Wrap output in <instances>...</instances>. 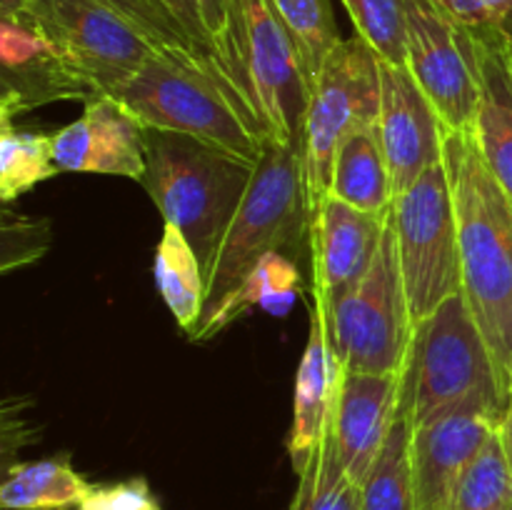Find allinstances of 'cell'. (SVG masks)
<instances>
[{
	"mask_svg": "<svg viewBox=\"0 0 512 510\" xmlns=\"http://www.w3.org/2000/svg\"><path fill=\"white\" fill-rule=\"evenodd\" d=\"M443 163L458 215L463 295L512 388V198L475 130H450Z\"/></svg>",
	"mask_w": 512,
	"mask_h": 510,
	"instance_id": "1",
	"label": "cell"
},
{
	"mask_svg": "<svg viewBox=\"0 0 512 510\" xmlns=\"http://www.w3.org/2000/svg\"><path fill=\"white\" fill-rule=\"evenodd\" d=\"M213 58L255 135L300 150L313 88L273 0H230Z\"/></svg>",
	"mask_w": 512,
	"mask_h": 510,
	"instance_id": "2",
	"label": "cell"
},
{
	"mask_svg": "<svg viewBox=\"0 0 512 510\" xmlns=\"http://www.w3.org/2000/svg\"><path fill=\"white\" fill-rule=\"evenodd\" d=\"M255 165L193 135L145 130V175L140 180L163 223L188 238L205 280L218 245L243 203Z\"/></svg>",
	"mask_w": 512,
	"mask_h": 510,
	"instance_id": "3",
	"label": "cell"
},
{
	"mask_svg": "<svg viewBox=\"0 0 512 510\" xmlns=\"http://www.w3.org/2000/svg\"><path fill=\"white\" fill-rule=\"evenodd\" d=\"M145 128L193 135L258 163L265 140L245 123L215 58L193 50H155L113 93Z\"/></svg>",
	"mask_w": 512,
	"mask_h": 510,
	"instance_id": "4",
	"label": "cell"
},
{
	"mask_svg": "<svg viewBox=\"0 0 512 510\" xmlns=\"http://www.w3.org/2000/svg\"><path fill=\"white\" fill-rule=\"evenodd\" d=\"M403 383L415 425L458 408L488 410L503 420L512 405L510 385L463 293L415 325Z\"/></svg>",
	"mask_w": 512,
	"mask_h": 510,
	"instance_id": "5",
	"label": "cell"
},
{
	"mask_svg": "<svg viewBox=\"0 0 512 510\" xmlns=\"http://www.w3.org/2000/svg\"><path fill=\"white\" fill-rule=\"evenodd\" d=\"M305 235H310V208L300 150L265 140L248 193L235 210L208 270L198 328L213 318L265 255L295 250Z\"/></svg>",
	"mask_w": 512,
	"mask_h": 510,
	"instance_id": "6",
	"label": "cell"
},
{
	"mask_svg": "<svg viewBox=\"0 0 512 510\" xmlns=\"http://www.w3.org/2000/svg\"><path fill=\"white\" fill-rule=\"evenodd\" d=\"M323 328L335 368L343 373H405L413 353L415 320L390 220L373 268L330 310Z\"/></svg>",
	"mask_w": 512,
	"mask_h": 510,
	"instance_id": "7",
	"label": "cell"
},
{
	"mask_svg": "<svg viewBox=\"0 0 512 510\" xmlns=\"http://www.w3.org/2000/svg\"><path fill=\"white\" fill-rule=\"evenodd\" d=\"M380 115V55L360 35L340 40L310 90L300 160L310 215L330 195L333 165L343 140Z\"/></svg>",
	"mask_w": 512,
	"mask_h": 510,
	"instance_id": "8",
	"label": "cell"
},
{
	"mask_svg": "<svg viewBox=\"0 0 512 510\" xmlns=\"http://www.w3.org/2000/svg\"><path fill=\"white\" fill-rule=\"evenodd\" d=\"M400 270L415 325L463 293L458 215L445 163L425 170L390 205Z\"/></svg>",
	"mask_w": 512,
	"mask_h": 510,
	"instance_id": "9",
	"label": "cell"
},
{
	"mask_svg": "<svg viewBox=\"0 0 512 510\" xmlns=\"http://www.w3.org/2000/svg\"><path fill=\"white\" fill-rule=\"evenodd\" d=\"M10 18L33 28L55 58L103 95H113L160 50L98 0H28Z\"/></svg>",
	"mask_w": 512,
	"mask_h": 510,
	"instance_id": "10",
	"label": "cell"
},
{
	"mask_svg": "<svg viewBox=\"0 0 512 510\" xmlns=\"http://www.w3.org/2000/svg\"><path fill=\"white\" fill-rule=\"evenodd\" d=\"M408 70L448 130H473L480 105L475 38L433 0H408Z\"/></svg>",
	"mask_w": 512,
	"mask_h": 510,
	"instance_id": "11",
	"label": "cell"
},
{
	"mask_svg": "<svg viewBox=\"0 0 512 510\" xmlns=\"http://www.w3.org/2000/svg\"><path fill=\"white\" fill-rule=\"evenodd\" d=\"M388 213H368L343 200L328 198L310 215V253H313L315 313L328 318L330 310L368 275L378 258Z\"/></svg>",
	"mask_w": 512,
	"mask_h": 510,
	"instance_id": "12",
	"label": "cell"
},
{
	"mask_svg": "<svg viewBox=\"0 0 512 510\" xmlns=\"http://www.w3.org/2000/svg\"><path fill=\"white\" fill-rule=\"evenodd\" d=\"M380 140L393 180V200L425 170L443 163L448 125L413 78L408 65L380 60Z\"/></svg>",
	"mask_w": 512,
	"mask_h": 510,
	"instance_id": "13",
	"label": "cell"
},
{
	"mask_svg": "<svg viewBox=\"0 0 512 510\" xmlns=\"http://www.w3.org/2000/svg\"><path fill=\"white\" fill-rule=\"evenodd\" d=\"M145 125L113 95L85 103V113L53 133V160L60 173L145 175Z\"/></svg>",
	"mask_w": 512,
	"mask_h": 510,
	"instance_id": "14",
	"label": "cell"
},
{
	"mask_svg": "<svg viewBox=\"0 0 512 510\" xmlns=\"http://www.w3.org/2000/svg\"><path fill=\"white\" fill-rule=\"evenodd\" d=\"M495 415L480 408H458L428 423L413 425L415 508L448 510L460 475L498 433Z\"/></svg>",
	"mask_w": 512,
	"mask_h": 510,
	"instance_id": "15",
	"label": "cell"
},
{
	"mask_svg": "<svg viewBox=\"0 0 512 510\" xmlns=\"http://www.w3.org/2000/svg\"><path fill=\"white\" fill-rule=\"evenodd\" d=\"M403 375H360L338 370L333 433L345 473L358 488L368 478L393 428L403 395Z\"/></svg>",
	"mask_w": 512,
	"mask_h": 510,
	"instance_id": "16",
	"label": "cell"
},
{
	"mask_svg": "<svg viewBox=\"0 0 512 510\" xmlns=\"http://www.w3.org/2000/svg\"><path fill=\"white\" fill-rule=\"evenodd\" d=\"M470 33L475 38L480 73L475 138L485 163L512 198V43L500 25Z\"/></svg>",
	"mask_w": 512,
	"mask_h": 510,
	"instance_id": "17",
	"label": "cell"
},
{
	"mask_svg": "<svg viewBox=\"0 0 512 510\" xmlns=\"http://www.w3.org/2000/svg\"><path fill=\"white\" fill-rule=\"evenodd\" d=\"M335 378H338V368L330 355L323 320L313 310L308 345H305L298 375H295L293 425H290L288 435V453L295 473L305 468L315 445L320 443V435H323L330 410H333Z\"/></svg>",
	"mask_w": 512,
	"mask_h": 510,
	"instance_id": "18",
	"label": "cell"
},
{
	"mask_svg": "<svg viewBox=\"0 0 512 510\" xmlns=\"http://www.w3.org/2000/svg\"><path fill=\"white\" fill-rule=\"evenodd\" d=\"M330 195L368 213H388L393 180L378 123L355 130L338 148Z\"/></svg>",
	"mask_w": 512,
	"mask_h": 510,
	"instance_id": "19",
	"label": "cell"
},
{
	"mask_svg": "<svg viewBox=\"0 0 512 510\" xmlns=\"http://www.w3.org/2000/svg\"><path fill=\"white\" fill-rule=\"evenodd\" d=\"M93 485L73 468L68 453L10 465L0 485L5 510H78Z\"/></svg>",
	"mask_w": 512,
	"mask_h": 510,
	"instance_id": "20",
	"label": "cell"
},
{
	"mask_svg": "<svg viewBox=\"0 0 512 510\" xmlns=\"http://www.w3.org/2000/svg\"><path fill=\"white\" fill-rule=\"evenodd\" d=\"M300 285V270L288 253H270L245 275L243 283L238 285L233 295L215 310L213 318L208 323L200 325L190 338L193 340H208L218 335L220 330L228 328L233 320L248 313L250 308L260 305L268 310L275 318H283L290 308H293L295 298H298Z\"/></svg>",
	"mask_w": 512,
	"mask_h": 510,
	"instance_id": "21",
	"label": "cell"
},
{
	"mask_svg": "<svg viewBox=\"0 0 512 510\" xmlns=\"http://www.w3.org/2000/svg\"><path fill=\"white\" fill-rule=\"evenodd\" d=\"M413 425V405H410V395L403 383L393 428H390L368 478L360 485L363 510H418L415 508L413 453H410Z\"/></svg>",
	"mask_w": 512,
	"mask_h": 510,
	"instance_id": "22",
	"label": "cell"
},
{
	"mask_svg": "<svg viewBox=\"0 0 512 510\" xmlns=\"http://www.w3.org/2000/svg\"><path fill=\"white\" fill-rule=\"evenodd\" d=\"M93 83L70 70L53 53H43L23 65L3 68V100H0V120H13L20 110L50 103V100H90L100 98Z\"/></svg>",
	"mask_w": 512,
	"mask_h": 510,
	"instance_id": "23",
	"label": "cell"
},
{
	"mask_svg": "<svg viewBox=\"0 0 512 510\" xmlns=\"http://www.w3.org/2000/svg\"><path fill=\"white\" fill-rule=\"evenodd\" d=\"M155 285L180 328L193 335L203 315L208 280L188 238L168 223H163V235L155 248Z\"/></svg>",
	"mask_w": 512,
	"mask_h": 510,
	"instance_id": "24",
	"label": "cell"
},
{
	"mask_svg": "<svg viewBox=\"0 0 512 510\" xmlns=\"http://www.w3.org/2000/svg\"><path fill=\"white\" fill-rule=\"evenodd\" d=\"M288 510H363L360 488L348 478L333 433V410L320 443L298 473V488Z\"/></svg>",
	"mask_w": 512,
	"mask_h": 510,
	"instance_id": "25",
	"label": "cell"
},
{
	"mask_svg": "<svg viewBox=\"0 0 512 510\" xmlns=\"http://www.w3.org/2000/svg\"><path fill=\"white\" fill-rule=\"evenodd\" d=\"M53 160V135L15 130L13 120L0 128V195L15 200L43 180L58 175Z\"/></svg>",
	"mask_w": 512,
	"mask_h": 510,
	"instance_id": "26",
	"label": "cell"
},
{
	"mask_svg": "<svg viewBox=\"0 0 512 510\" xmlns=\"http://www.w3.org/2000/svg\"><path fill=\"white\" fill-rule=\"evenodd\" d=\"M273 5L298 48L313 88L328 55L340 45L333 5L330 0H273Z\"/></svg>",
	"mask_w": 512,
	"mask_h": 510,
	"instance_id": "27",
	"label": "cell"
},
{
	"mask_svg": "<svg viewBox=\"0 0 512 510\" xmlns=\"http://www.w3.org/2000/svg\"><path fill=\"white\" fill-rule=\"evenodd\" d=\"M448 510H512V473L500 428L460 475Z\"/></svg>",
	"mask_w": 512,
	"mask_h": 510,
	"instance_id": "28",
	"label": "cell"
},
{
	"mask_svg": "<svg viewBox=\"0 0 512 510\" xmlns=\"http://www.w3.org/2000/svg\"><path fill=\"white\" fill-rule=\"evenodd\" d=\"M355 35L365 40L380 60L405 65L408 60V0H343Z\"/></svg>",
	"mask_w": 512,
	"mask_h": 510,
	"instance_id": "29",
	"label": "cell"
},
{
	"mask_svg": "<svg viewBox=\"0 0 512 510\" xmlns=\"http://www.w3.org/2000/svg\"><path fill=\"white\" fill-rule=\"evenodd\" d=\"M105 8L118 13L120 18L128 20L133 28H138L155 48L160 50H193V53L210 55L208 50L200 48L185 25L173 15V10L160 0H98ZM213 58V55H210Z\"/></svg>",
	"mask_w": 512,
	"mask_h": 510,
	"instance_id": "30",
	"label": "cell"
},
{
	"mask_svg": "<svg viewBox=\"0 0 512 510\" xmlns=\"http://www.w3.org/2000/svg\"><path fill=\"white\" fill-rule=\"evenodd\" d=\"M50 228L45 220L18 218L15 213H3V270L33 263L48 250Z\"/></svg>",
	"mask_w": 512,
	"mask_h": 510,
	"instance_id": "31",
	"label": "cell"
},
{
	"mask_svg": "<svg viewBox=\"0 0 512 510\" xmlns=\"http://www.w3.org/2000/svg\"><path fill=\"white\" fill-rule=\"evenodd\" d=\"M78 510H160V505L148 483L143 478H133L123 483L93 485Z\"/></svg>",
	"mask_w": 512,
	"mask_h": 510,
	"instance_id": "32",
	"label": "cell"
},
{
	"mask_svg": "<svg viewBox=\"0 0 512 510\" xmlns=\"http://www.w3.org/2000/svg\"><path fill=\"white\" fill-rule=\"evenodd\" d=\"M448 18L468 30L493 28L503 23L512 0H433Z\"/></svg>",
	"mask_w": 512,
	"mask_h": 510,
	"instance_id": "33",
	"label": "cell"
},
{
	"mask_svg": "<svg viewBox=\"0 0 512 510\" xmlns=\"http://www.w3.org/2000/svg\"><path fill=\"white\" fill-rule=\"evenodd\" d=\"M160 3L168 5V8L173 10L175 18L185 25V30L190 33V38H193L200 48L208 50V53L213 55V40H210V35L205 33L203 20H200L198 10H195L193 0H160Z\"/></svg>",
	"mask_w": 512,
	"mask_h": 510,
	"instance_id": "34",
	"label": "cell"
},
{
	"mask_svg": "<svg viewBox=\"0 0 512 510\" xmlns=\"http://www.w3.org/2000/svg\"><path fill=\"white\" fill-rule=\"evenodd\" d=\"M228 3L230 0H193L195 10H198L200 20H203L205 33L210 35V40L223 30L225 18H228Z\"/></svg>",
	"mask_w": 512,
	"mask_h": 510,
	"instance_id": "35",
	"label": "cell"
},
{
	"mask_svg": "<svg viewBox=\"0 0 512 510\" xmlns=\"http://www.w3.org/2000/svg\"><path fill=\"white\" fill-rule=\"evenodd\" d=\"M500 438H503V448H505V455H508V465L512 473V405L508 413H505L503 423H500Z\"/></svg>",
	"mask_w": 512,
	"mask_h": 510,
	"instance_id": "36",
	"label": "cell"
},
{
	"mask_svg": "<svg viewBox=\"0 0 512 510\" xmlns=\"http://www.w3.org/2000/svg\"><path fill=\"white\" fill-rule=\"evenodd\" d=\"M25 3H28V0H0V15H3V18H10V15L18 13Z\"/></svg>",
	"mask_w": 512,
	"mask_h": 510,
	"instance_id": "37",
	"label": "cell"
},
{
	"mask_svg": "<svg viewBox=\"0 0 512 510\" xmlns=\"http://www.w3.org/2000/svg\"><path fill=\"white\" fill-rule=\"evenodd\" d=\"M500 28H503V33L508 35L510 43H512V8L508 10V15H505V18H503V23H500Z\"/></svg>",
	"mask_w": 512,
	"mask_h": 510,
	"instance_id": "38",
	"label": "cell"
},
{
	"mask_svg": "<svg viewBox=\"0 0 512 510\" xmlns=\"http://www.w3.org/2000/svg\"><path fill=\"white\" fill-rule=\"evenodd\" d=\"M510 390H512V388H510Z\"/></svg>",
	"mask_w": 512,
	"mask_h": 510,
	"instance_id": "39",
	"label": "cell"
}]
</instances>
